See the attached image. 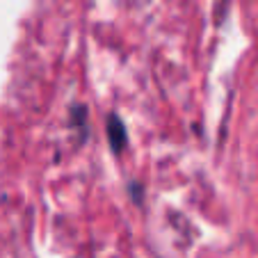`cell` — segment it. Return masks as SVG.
I'll return each instance as SVG.
<instances>
[{
    "label": "cell",
    "mask_w": 258,
    "mask_h": 258,
    "mask_svg": "<svg viewBox=\"0 0 258 258\" xmlns=\"http://www.w3.org/2000/svg\"><path fill=\"white\" fill-rule=\"evenodd\" d=\"M110 140H112L114 149H121L123 140H126V135H123V131H121V123H119V119H110Z\"/></svg>",
    "instance_id": "obj_1"
}]
</instances>
